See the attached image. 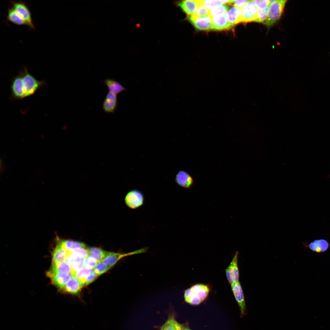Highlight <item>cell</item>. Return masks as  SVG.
<instances>
[{
    "instance_id": "1",
    "label": "cell",
    "mask_w": 330,
    "mask_h": 330,
    "mask_svg": "<svg viewBox=\"0 0 330 330\" xmlns=\"http://www.w3.org/2000/svg\"><path fill=\"white\" fill-rule=\"evenodd\" d=\"M11 100H21L34 95L46 85L44 80H37L24 67L10 80Z\"/></svg>"
},
{
    "instance_id": "2",
    "label": "cell",
    "mask_w": 330,
    "mask_h": 330,
    "mask_svg": "<svg viewBox=\"0 0 330 330\" xmlns=\"http://www.w3.org/2000/svg\"><path fill=\"white\" fill-rule=\"evenodd\" d=\"M287 0H275L268 8L267 16L265 24L269 29L280 19Z\"/></svg>"
},
{
    "instance_id": "3",
    "label": "cell",
    "mask_w": 330,
    "mask_h": 330,
    "mask_svg": "<svg viewBox=\"0 0 330 330\" xmlns=\"http://www.w3.org/2000/svg\"><path fill=\"white\" fill-rule=\"evenodd\" d=\"M12 8L27 22L31 29L35 30L31 12L26 2L22 1H10Z\"/></svg>"
},
{
    "instance_id": "4",
    "label": "cell",
    "mask_w": 330,
    "mask_h": 330,
    "mask_svg": "<svg viewBox=\"0 0 330 330\" xmlns=\"http://www.w3.org/2000/svg\"><path fill=\"white\" fill-rule=\"evenodd\" d=\"M144 197L143 194L137 189L130 191L126 195L125 201L127 206L131 209H136L144 204Z\"/></svg>"
},
{
    "instance_id": "5",
    "label": "cell",
    "mask_w": 330,
    "mask_h": 330,
    "mask_svg": "<svg viewBox=\"0 0 330 330\" xmlns=\"http://www.w3.org/2000/svg\"><path fill=\"white\" fill-rule=\"evenodd\" d=\"M187 18L198 30H208L212 29L211 17L209 15L203 17L189 15Z\"/></svg>"
},
{
    "instance_id": "6",
    "label": "cell",
    "mask_w": 330,
    "mask_h": 330,
    "mask_svg": "<svg viewBox=\"0 0 330 330\" xmlns=\"http://www.w3.org/2000/svg\"><path fill=\"white\" fill-rule=\"evenodd\" d=\"M258 10L254 0H249L241 10L242 23L254 22Z\"/></svg>"
},
{
    "instance_id": "7",
    "label": "cell",
    "mask_w": 330,
    "mask_h": 330,
    "mask_svg": "<svg viewBox=\"0 0 330 330\" xmlns=\"http://www.w3.org/2000/svg\"><path fill=\"white\" fill-rule=\"evenodd\" d=\"M238 254L237 251L235 252L230 264L225 270L227 279L230 284L233 282L239 281V273L238 266Z\"/></svg>"
},
{
    "instance_id": "8",
    "label": "cell",
    "mask_w": 330,
    "mask_h": 330,
    "mask_svg": "<svg viewBox=\"0 0 330 330\" xmlns=\"http://www.w3.org/2000/svg\"><path fill=\"white\" fill-rule=\"evenodd\" d=\"M232 291L239 306L241 315H244L246 313V308L244 295L241 284L239 281L231 284Z\"/></svg>"
},
{
    "instance_id": "9",
    "label": "cell",
    "mask_w": 330,
    "mask_h": 330,
    "mask_svg": "<svg viewBox=\"0 0 330 330\" xmlns=\"http://www.w3.org/2000/svg\"><path fill=\"white\" fill-rule=\"evenodd\" d=\"M303 244L306 248L317 253H324L330 249V243L323 239L315 240L310 243L304 242Z\"/></svg>"
},
{
    "instance_id": "10",
    "label": "cell",
    "mask_w": 330,
    "mask_h": 330,
    "mask_svg": "<svg viewBox=\"0 0 330 330\" xmlns=\"http://www.w3.org/2000/svg\"><path fill=\"white\" fill-rule=\"evenodd\" d=\"M118 106L117 95L109 91L107 94L103 103V109L107 114L114 113Z\"/></svg>"
},
{
    "instance_id": "11",
    "label": "cell",
    "mask_w": 330,
    "mask_h": 330,
    "mask_svg": "<svg viewBox=\"0 0 330 330\" xmlns=\"http://www.w3.org/2000/svg\"><path fill=\"white\" fill-rule=\"evenodd\" d=\"M47 274L51 279L53 284L61 289L72 277L71 273L62 274L48 272Z\"/></svg>"
},
{
    "instance_id": "12",
    "label": "cell",
    "mask_w": 330,
    "mask_h": 330,
    "mask_svg": "<svg viewBox=\"0 0 330 330\" xmlns=\"http://www.w3.org/2000/svg\"><path fill=\"white\" fill-rule=\"evenodd\" d=\"M175 181L178 185L187 189L191 188L194 184V180L192 176L182 170L179 171L176 174Z\"/></svg>"
},
{
    "instance_id": "13",
    "label": "cell",
    "mask_w": 330,
    "mask_h": 330,
    "mask_svg": "<svg viewBox=\"0 0 330 330\" xmlns=\"http://www.w3.org/2000/svg\"><path fill=\"white\" fill-rule=\"evenodd\" d=\"M201 4V0H185L178 2L177 5L186 14L193 15Z\"/></svg>"
},
{
    "instance_id": "14",
    "label": "cell",
    "mask_w": 330,
    "mask_h": 330,
    "mask_svg": "<svg viewBox=\"0 0 330 330\" xmlns=\"http://www.w3.org/2000/svg\"><path fill=\"white\" fill-rule=\"evenodd\" d=\"M84 286L79 280L72 277L71 279L61 289L65 292L73 295H78Z\"/></svg>"
},
{
    "instance_id": "15",
    "label": "cell",
    "mask_w": 330,
    "mask_h": 330,
    "mask_svg": "<svg viewBox=\"0 0 330 330\" xmlns=\"http://www.w3.org/2000/svg\"><path fill=\"white\" fill-rule=\"evenodd\" d=\"M211 19L212 30H226L233 26L228 21L226 14L213 17Z\"/></svg>"
},
{
    "instance_id": "16",
    "label": "cell",
    "mask_w": 330,
    "mask_h": 330,
    "mask_svg": "<svg viewBox=\"0 0 330 330\" xmlns=\"http://www.w3.org/2000/svg\"><path fill=\"white\" fill-rule=\"evenodd\" d=\"M228 21L233 26L242 23L241 10L235 6L231 8L227 12Z\"/></svg>"
},
{
    "instance_id": "17",
    "label": "cell",
    "mask_w": 330,
    "mask_h": 330,
    "mask_svg": "<svg viewBox=\"0 0 330 330\" xmlns=\"http://www.w3.org/2000/svg\"><path fill=\"white\" fill-rule=\"evenodd\" d=\"M6 19L8 21L17 25L28 26V23L25 20L12 8L8 9Z\"/></svg>"
},
{
    "instance_id": "18",
    "label": "cell",
    "mask_w": 330,
    "mask_h": 330,
    "mask_svg": "<svg viewBox=\"0 0 330 330\" xmlns=\"http://www.w3.org/2000/svg\"><path fill=\"white\" fill-rule=\"evenodd\" d=\"M103 82L108 87L109 91L116 94L127 90L120 83L113 79L107 78L103 80Z\"/></svg>"
},
{
    "instance_id": "19",
    "label": "cell",
    "mask_w": 330,
    "mask_h": 330,
    "mask_svg": "<svg viewBox=\"0 0 330 330\" xmlns=\"http://www.w3.org/2000/svg\"><path fill=\"white\" fill-rule=\"evenodd\" d=\"M48 272L62 274L71 273L72 266L65 261L52 264L51 269Z\"/></svg>"
},
{
    "instance_id": "20",
    "label": "cell",
    "mask_w": 330,
    "mask_h": 330,
    "mask_svg": "<svg viewBox=\"0 0 330 330\" xmlns=\"http://www.w3.org/2000/svg\"><path fill=\"white\" fill-rule=\"evenodd\" d=\"M190 288L193 292L202 301L206 298L210 292L209 287L204 284H196L192 286Z\"/></svg>"
},
{
    "instance_id": "21",
    "label": "cell",
    "mask_w": 330,
    "mask_h": 330,
    "mask_svg": "<svg viewBox=\"0 0 330 330\" xmlns=\"http://www.w3.org/2000/svg\"><path fill=\"white\" fill-rule=\"evenodd\" d=\"M67 252L77 248H86L84 243L72 240H65L61 241L58 244Z\"/></svg>"
},
{
    "instance_id": "22",
    "label": "cell",
    "mask_w": 330,
    "mask_h": 330,
    "mask_svg": "<svg viewBox=\"0 0 330 330\" xmlns=\"http://www.w3.org/2000/svg\"><path fill=\"white\" fill-rule=\"evenodd\" d=\"M68 252L59 244L54 249L52 254V264L64 261Z\"/></svg>"
},
{
    "instance_id": "23",
    "label": "cell",
    "mask_w": 330,
    "mask_h": 330,
    "mask_svg": "<svg viewBox=\"0 0 330 330\" xmlns=\"http://www.w3.org/2000/svg\"><path fill=\"white\" fill-rule=\"evenodd\" d=\"M184 298L186 302L192 305H198L202 301L198 296L193 292L190 288L185 291Z\"/></svg>"
},
{
    "instance_id": "24",
    "label": "cell",
    "mask_w": 330,
    "mask_h": 330,
    "mask_svg": "<svg viewBox=\"0 0 330 330\" xmlns=\"http://www.w3.org/2000/svg\"><path fill=\"white\" fill-rule=\"evenodd\" d=\"M107 252L100 248L91 247L88 249V256L93 258L98 262L102 261Z\"/></svg>"
},
{
    "instance_id": "25",
    "label": "cell",
    "mask_w": 330,
    "mask_h": 330,
    "mask_svg": "<svg viewBox=\"0 0 330 330\" xmlns=\"http://www.w3.org/2000/svg\"><path fill=\"white\" fill-rule=\"evenodd\" d=\"M229 6L226 5L220 4L209 10V15L211 17L226 14Z\"/></svg>"
},
{
    "instance_id": "26",
    "label": "cell",
    "mask_w": 330,
    "mask_h": 330,
    "mask_svg": "<svg viewBox=\"0 0 330 330\" xmlns=\"http://www.w3.org/2000/svg\"><path fill=\"white\" fill-rule=\"evenodd\" d=\"M91 270L92 269L84 267L72 274V276L79 280L84 285V280L90 273Z\"/></svg>"
},
{
    "instance_id": "27",
    "label": "cell",
    "mask_w": 330,
    "mask_h": 330,
    "mask_svg": "<svg viewBox=\"0 0 330 330\" xmlns=\"http://www.w3.org/2000/svg\"><path fill=\"white\" fill-rule=\"evenodd\" d=\"M68 254L64 261L70 265L77 262H83L84 258L77 254L68 252Z\"/></svg>"
},
{
    "instance_id": "28",
    "label": "cell",
    "mask_w": 330,
    "mask_h": 330,
    "mask_svg": "<svg viewBox=\"0 0 330 330\" xmlns=\"http://www.w3.org/2000/svg\"><path fill=\"white\" fill-rule=\"evenodd\" d=\"M110 267L101 261L98 262L94 268V270L99 276L106 272Z\"/></svg>"
},
{
    "instance_id": "29",
    "label": "cell",
    "mask_w": 330,
    "mask_h": 330,
    "mask_svg": "<svg viewBox=\"0 0 330 330\" xmlns=\"http://www.w3.org/2000/svg\"><path fill=\"white\" fill-rule=\"evenodd\" d=\"M268 8L263 9H258L256 18L254 22L265 24L266 20Z\"/></svg>"
},
{
    "instance_id": "30",
    "label": "cell",
    "mask_w": 330,
    "mask_h": 330,
    "mask_svg": "<svg viewBox=\"0 0 330 330\" xmlns=\"http://www.w3.org/2000/svg\"><path fill=\"white\" fill-rule=\"evenodd\" d=\"M82 262L84 267L93 269L95 267L98 262L93 258L88 256L84 258Z\"/></svg>"
},
{
    "instance_id": "31",
    "label": "cell",
    "mask_w": 330,
    "mask_h": 330,
    "mask_svg": "<svg viewBox=\"0 0 330 330\" xmlns=\"http://www.w3.org/2000/svg\"><path fill=\"white\" fill-rule=\"evenodd\" d=\"M209 10L207 9L202 4L201 0V4L198 7L197 9L193 15L197 17H203L209 15Z\"/></svg>"
},
{
    "instance_id": "32",
    "label": "cell",
    "mask_w": 330,
    "mask_h": 330,
    "mask_svg": "<svg viewBox=\"0 0 330 330\" xmlns=\"http://www.w3.org/2000/svg\"><path fill=\"white\" fill-rule=\"evenodd\" d=\"M175 321L173 318H170L162 327L160 330H176L175 326Z\"/></svg>"
},
{
    "instance_id": "33",
    "label": "cell",
    "mask_w": 330,
    "mask_h": 330,
    "mask_svg": "<svg viewBox=\"0 0 330 330\" xmlns=\"http://www.w3.org/2000/svg\"><path fill=\"white\" fill-rule=\"evenodd\" d=\"M203 5L207 9L210 10L221 4L219 0H201Z\"/></svg>"
},
{
    "instance_id": "34",
    "label": "cell",
    "mask_w": 330,
    "mask_h": 330,
    "mask_svg": "<svg viewBox=\"0 0 330 330\" xmlns=\"http://www.w3.org/2000/svg\"><path fill=\"white\" fill-rule=\"evenodd\" d=\"M98 276L95 272L94 269H92L90 273L85 278L84 280V286L89 284L94 281Z\"/></svg>"
},
{
    "instance_id": "35",
    "label": "cell",
    "mask_w": 330,
    "mask_h": 330,
    "mask_svg": "<svg viewBox=\"0 0 330 330\" xmlns=\"http://www.w3.org/2000/svg\"><path fill=\"white\" fill-rule=\"evenodd\" d=\"M258 9L263 10L268 8L270 4L269 0H254Z\"/></svg>"
},
{
    "instance_id": "36",
    "label": "cell",
    "mask_w": 330,
    "mask_h": 330,
    "mask_svg": "<svg viewBox=\"0 0 330 330\" xmlns=\"http://www.w3.org/2000/svg\"><path fill=\"white\" fill-rule=\"evenodd\" d=\"M69 252L77 254L84 258L88 256V249L86 248H77Z\"/></svg>"
},
{
    "instance_id": "37",
    "label": "cell",
    "mask_w": 330,
    "mask_h": 330,
    "mask_svg": "<svg viewBox=\"0 0 330 330\" xmlns=\"http://www.w3.org/2000/svg\"><path fill=\"white\" fill-rule=\"evenodd\" d=\"M71 266L72 274L84 267L82 262H75Z\"/></svg>"
},
{
    "instance_id": "38",
    "label": "cell",
    "mask_w": 330,
    "mask_h": 330,
    "mask_svg": "<svg viewBox=\"0 0 330 330\" xmlns=\"http://www.w3.org/2000/svg\"><path fill=\"white\" fill-rule=\"evenodd\" d=\"M249 0H234L233 2L234 6L242 10L245 5Z\"/></svg>"
},
{
    "instance_id": "39",
    "label": "cell",
    "mask_w": 330,
    "mask_h": 330,
    "mask_svg": "<svg viewBox=\"0 0 330 330\" xmlns=\"http://www.w3.org/2000/svg\"><path fill=\"white\" fill-rule=\"evenodd\" d=\"M175 326L176 330H185V328L182 325L178 323L176 321L175 322Z\"/></svg>"
},
{
    "instance_id": "40",
    "label": "cell",
    "mask_w": 330,
    "mask_h": 330,
    "mask_svg": "<svg viewBox=\"0 0 330 330\" xmlns=\"http://www.w3.org/2000/svg\"><path fill=\"white\" fill-rule=\"evenodd\" d=\"M185 330H190L189 328H185Z\"/></svg>"
}]
</instances>
